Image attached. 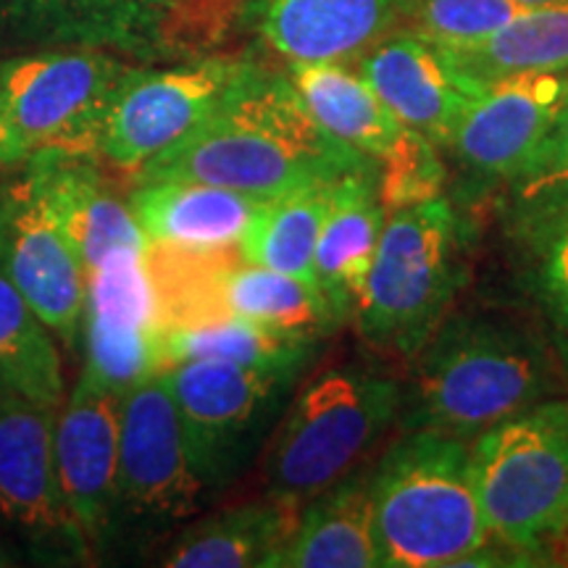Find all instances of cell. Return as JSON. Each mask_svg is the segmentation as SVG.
Returning <instances> with one entry per match:
<instances>
[{
	"label": "cell",
	"mask_w": 568,
	"mask_h": 568,
	"mask_svg": "<svg viewBox=\"0 0 568 568\" xmlns=\"http://www.w3.org/2000/svg\"><path fill=\"white\" fill-rule=\"evenodd\" d=\"M376 163L326 134L290 77L247 63L234 88L193 134L153 159L132 184L184 180L234 190L258 201Z\"/></svg>",
	"instance_id": "obj_1"
},
{
	"label": "cell",
	"mask_w": 568,
	"mask_h": 568,
	"mask_svg": "<svg viewBox=\"0 0 568 568\" xmlns=\"http://www.w3.org/2000/svg\"><path fill=\"white\" fill-rule=\"evenodd\" d=\"M410 364L406 429L471 443L558 393V368L535 332L493 314H447Z\"/></svg>",
	"instance_id": "obj_2"
},
{
	"label": "cell",
	"mask_w": 568,
	"mask_h": 568,
	"mask_svg": "<svg viewBox=\"0 0 568 568\" xmlns=\"http://www.w3.org/2000/svg\"><path fill=\"white\" fill-rule=\"evenodd\" d=\"M385 568L464 566L489 542L471 479V443L408 429L372 466Z\"/></svg>",
	"instance_id": "obj_3"
},
{
	"label": "cell",
	"mask_w": 568,
	"mask_h": 568,
	"mask_svg": "<svg viewBox=\"0 0 568 568\" xmlns=\"http://www.w3.org/2000/svg\"><path fill=\"white\" fill-rule=\"evenodd\" d=\"M403 387L374 366L322 372L287 403L264 447L266 495L301 510L366 464L400 418Z\"/></svg>",
	"instance_id": "obj_4"
},
{
	"label": "cell",
	"mask_w": 568,
	"mask_h": 568,
	"mask_svg": "<svg viewBox=\"0 0 568 568\" xmlns=\"http://www.w3.org/2000/svg\"><path fill=\"white\" fill-rule=\"evenodd\" d=\"M245 0H0V48H84L161 67L211 55Z\"/></svg>",
	"instance_id": "obj_5"
},
{
	"label": "cell",
	"mask_w": 568,
	"mask_h": 568,
	"mask_svg": "<svg viewBox=\"0 0 568 568\" xmlns=\"http://www.w3.org/2000/svg\"><path fill=\"white\" fill-rule=\"evenodd\" d=\"M464 284V234L445 195L387 211L353 322L374 351L414 358Z\"/></svg>",
	"instance_id": "obj_6"
},
{
	"label": "cell",
	"mask_w": 568,
	"mask_h": 568,
	"mask_svg": "<svg viewBox=\"0 0 568 568\" xmlns=\"http://www.w3.org/2000/svg\"><path fill=\"white\" fill-rule=\"evenodd\" d=\"M489 539L539 556L568 521V397H548L471 439Z\"/></svg>",
	"instance_id": "obj_7"
},
{
	"label": "cell",
	"mask_w": 568,
	"mask_h": 568,
	"mask_svg": "<svg viewBox=\"0 0 568 568\" xmlns=\"http://www.w3.org/2000/svg\"><path fill=\"white\" fill-rule=\"evenodd\" d=\"M303 372L301 366L180 361L159 374L174 400L205 500L222 495L264 453Z\"/></svg>",
	"instance_id": "obj_8"
},
{
	"label": "cell",
	"mask_w": 568,
	"mask_h": 568,
	"mask_svg": "<svg viewBox=\"0 0 568 568\" xmlns=\"http://www.w3.org/2000/svg\"><path fill=\"white\" fill-rule=\"evenodd\" d=\"M205 500L190 464L182 424L161 376L122 395L119 466L103 556L148 552L184 527Z\"/></svg>",
	"instance_id": "obj_9"
},
{
	"label": "cell",
	"mask_w": 568,
	"mask_h": 568,
	"mask_svg": "<svg viewBox=\"0 0 568 568\" xmlns=\"http://www.w3.org/2000/svg\"><path fill=\"white\" fill-rule=\"evenodd\" d=\"M59 408L0 385V535L19 564L88 566L92 550L63 500L53 429Z\"/></svg>",
	"instance_id": "obj_10"
},
{
	"label": "cell",
	"mask_w": 568,
	"mask_h": 568,
	"mask_svg": "<svg viewBox=\"0 0 568 568\" xmlns=\"http://www.w3.org/2000/svg\"><path fill=\"white\" fill-rule=\"evenodd\" d=\"M130 67L84 48L17 53L0 63V103L32 153L98 159L105 116Z\"/></svg>",
	"instance_id": "obj_11"
},
{
	"label": "cell",
	"mask_w": 568,
	"mask_h": 568,
	"mask_svg": "<svg viewBox=\"0 0 568 568\" xmlns=\"http://www.w3.org/2000/svg\"><path fill=\"white\" fill-rule=\"evenodd\" d=\"M247 69L224 55L145 67L132 63L105 116L98 161L138 176L161 153L193 134Z\"/></svg>",
	"instance_id": "obj_12"
},
{
	"label": "cell",
	"mask_w": 568,
	"mask_h": 568,
	"mask_svg": "<svg viewBox=\"0 0 568 568\" xmlns=\"http://www.w3.org/2000/svg\"><path fill=\"white\" fill-rule=\"evenodd\" d=\"M0 272L53 332L59 345L82 347L88 268L42 203L27 169L0 184Z\"/></svg>",
	"instance_id": "obj_13"
},
{
	"label": "cell",
	"mask_w": 568,
	"mask_h": 568,
	"mask_svg": "<svg viewBox=\"0 0 568 568\" xmlns=\"http://www.w3.org/2000/svg\"><path fill=\"white\" fill-rule=\"evenodd\" d=\"M82 358L119 395L166 366L148 247H116L88 274Z\"/></svg>",
	"instance_id": "obj_14"
},
{
	"label": "cell",
	"mask_w": 568,
	"mask_h": 568,
	"mask_svg": "<svg viewBox=\"0 0 568 568\" xmlns=\"http://www.w3.org/2000/svg\"><path fill=\"white\" fill-rule=\"evenodd\" d=\"M566 98L568 69L489 80L460 116L447 151L474 182H510L548 134Z\"/></svg>",
	"instance_id": "obj_15"
},
{
	"label": "cell",
	"mask_w": 568,
	"mask_h": 568,
	"mask_svg": "<svg viewBox=\"0 0 568 568\" xmlns=\"http://www.w3.org/2000/svg\"><path fill=\"white\" fill-rule=\"evenodd\" d=\"M119 424L122 395L82 366L55 414L53 453L63 500L98 560L103 556L116 489Z\"/></svg>",
	"instance_id": "obj_16"
},
{
	"label": "cell",
	"mask_w": 568,
	"mask_h": 568,
	"mask_svg": "<svg viewBox=\"0 0 568 568\" xmlns=\"http://www.w3.org/2000/svg\"><path fill=\"white\" fill-rule=\"evenodd\" d=\"M358 71L403 124L437 148L450 145L460 116L485 88L447 48L414 32L387 34L361 55Z\"/></svg>",
	"instance_id": "obj_17"
},
{
	"label": "cell",
	"mask_w": 568,
	"mask_h": 568,
	"mask_svg": "<svg viewBox=\"0 0 568 568\" xmlns=\"http://www.w3.org/2000/svg\"><path fill=\"white\" fill-rule=\"evenodd\" d=\"M24 169L88 274L116 247H148L130 201L111 187L98 159L40 151Z\"/></svg>",
	"instance_id": "obj_18"
},
{
	"label": "cell",
	"mask_w": 568,
	"mask_h": 568,
	"mask_svg": "<svg viewBox=\"0 0 568 568\" xmlns=\"http://www.w3.org/2000/svg\"><path fill=\"white\" fill-rule=\"evenodd\" d=\"M387 222L379 197V166L345 174L332 190L314 255V282L339 324L351 322L364 293L376 245Z\"/></svg>",
	"instance_id": "obj_19"
},
{
	"label": "cell",
	"mask_w": 568,
	"mask_h": 568,
	"mask_svg": "<svg viewBox=\"0 0 568 568\" xmlns=\"http://www.w3.org/2000/svg\"><path fill=\"white\" fill-rule=\"evenodd\" d=\"M130 209L148 245L193 251H240L247 226L266 201L205 182H140L130 193Z\"/></svg>",
	"instance_id": "obj_20"
},
{
	"label": "cell",
	"mask_w": 568,
	"mask_h": 568,
	"mask_svg": "<svg viewBox=\"0 0 568 568\" xmlns=\"http://www.w3.org/2000/svg\"><path fill=\"white\" fill-rule=\"evenodd\" d=\"M397 0H268L264 34L293 63H347L385 40Z\"/></svg>",
	"instance_id": "obj_21"
},
{
	"label": "cell",
	"mask_w": 568,
	"mask_h": 568,
	"mask_svg": "<svg viewBox=\"0 0 568 568\" xmlns=\"http://www.w3.org/2000/svg\"><path fill=\"white\" fill-rule=\"evenodd\" d=\"M274 568H385L374 524L372 466L355 468L297 510Z\"/></svg>",
	"instance_id": "obj_22"
},
{
	"label": "cell",
	"mask_w": 568,
	"mask_h": 568,
	"mask_svg": "<svg viewBox=\"0 0 568 568\" xmlns=\"http://www.w3.org/2000/svg\"><path fill=\"white\" fill-rule=\"evenodd\" d=\"M297 508L264 497L184 524L163 552L166 568H274L293 535Z\"/></svg>",
	"instance_id": "obj_23"
},
{
	"label": "cell",
	"mask_w": 568,
	"mask_h": 568,
	"mask_svg": "<svg viewBox=\"0 0 568 568\" xmlns=\"http://www.w3.org/2000/svg\"><path fill=\"white\" fill-rule=\"evenodd\" d=\"M290 82L326 134L368 159L379 161L406 130L347 63H293Z\"/></svg>",
	"instance_id": "obj_24"
},
{
	"label": "cell",
	"mask_w": 568,
	"mask_h": 568,
	"mask_svg": "<svg viewBox=\"0 0 568 568\" xmlns=\"http://www.w3.org/2000/svg\"><path fill=\"white\" fill-rule=\"evenodd\" d=\"M318 337L280 332L230 314L163 332V361L166 366L180 361H224L240 366L308 368L318 353Z\"/></svg>",
	"instance_id": "obj_25"
},
{
	"label": "cell",
	"mask_w": 568,
	"mask_h": 568,
	"mask_svg": "<svg viewBox=\"0 0 568 568\" xmlns=\"http://www.w3.org/2000/svg\"><path fill=\"white\" fill-rule=\"evenodd\" d=\"M222 295L230 314L280 332L322 339L343 326L314 280L247 264L243 258L224 274Z\"/></svg>",
	"instance_id": "obj_26"
},
{
	"label": "cell",
	"mask_w": 568,
	"mask_h": 568,
	"mask_svg": "<svg viewBox=\"0 0 568 568\" xmlns=\"http://www.w3.org/2000/svg\"><path fill=\"white\" fill-rule=\"evenodd\" d=\"M339 180L305 184L266 201L240 243L243 261L314 280L318 234L329 211L332 190Z\"/></svg>",
	"instance_id": "obj_27"
},
{
	"label": "cell",
	"mask_w": 568,
	"mask_h": 568,
	"mask_svg": "<svg viewBox=\"0 0 568 568\" xmlns=\"http://www.w3.org/2000/svg\"><path fill=\"white\" fill-rule=\"evenodd\" d=\"M450 53L479 82L521 74V71H566L568 0L531 6L489 38L466 48H453Z\"/></svg>",
	"instance_id": "obj_28"
},
{
	"label": "cell",
	"mask_w": 568,
	"mask_h": 568,
	"mask_svg": "<svg viewBox=\"0 0 568 568\" xmlns=\"http://www.w3.org/2000/svg\"><path fill=\"white\" fill-rule=\"evenodd\" d=\"M240 258H243L240 251L148 245V268H151L161 332L230 316L222 282Z\"/></svg>",
	"instance_id": "obj_29"
},
{
	"label": "cell",
	"mask_w": 568,
	"mask_h": 568,
	"mask_svg": "<svg viewBox=\"0 0 568 568\" xmlns=\"http://www.w3.org/2000/svg\"><path fill=\"white\" fill-rule=\"evenodd\" d=\"M0 385L48 408H61L67 379L59 339L0 272Z\"/></svg>",
	"instance_id": "obj_30"
},
{
	"label": "cell",
	"mask_w": 568,
	"mask_h": 568,
	"mask_svg": "<svg viewBox=\"0 0 568 568\" xmlns=\"http://www.w3.org/2000/svg\"><path fill=\"white\" fill-rule=\"evenodd\" d=\"M508 190V222L516 234L568 209V98Z\"/></svg>",
	"instance_id": "obj_31"
},
{
	"label": "cell",
	"mask_w": 568,
	"mask_h": 568,
	"mask_svg": "<svg viewBox=\"0 0 568 568\" xmlns=\"http://www.w3.org/2000/svg\"><path fill=\"white\" fill-rule=\"evenodd\" d=\"M410 32L443 48H466L495 34L529 6L518 0H397Z\"/></svg>",
	"instance_id": "obj_32"
},
{
	"label": "cell",
	"mask_w": 568,
	"mask_h": 568,
	"mask_svg": "<svg viewBox=\"0 0 568 568\" xmlns=\"http://www.w3.org/2000/svg\"><path fill=\"white\" fill-rule=\"evenodd\" d=\"M379 197L387 211L435 201L445 187V163L439 148L422 132L406 126L389 151L376 161Z\"/></svg>",
	"instance_id": "obj_33"
},
{
	"label": "cell",
	"mask_w": 568,
	"mask_h": 568,
	"mask_svg": "<svg viewBox=\"0 0 568 568\" xmlns=\"http://www.w3.org/2000/svg\"><path fill=\"white\" fill-rule=\"evenodd\" d=\"M529 253L531 293L568 339V209L518 234Z\"/></svg>",
	"instance_id": "obj_34"
},
{
	"label": "cell",
	"mask_w": 568,
	"mask_h": 568,
	"mask_svg": "<svg viewBox=\"0 0 568 568\" xmlns=\"http://www.w3.org/2000/svg\"><path fill=\"white\" fill-rule=\"evenodd\" d=\"M30 145L13 130V124L3 111V103H0V174L21 172L27 166V161H30Z\"/></svg>",
	"instance_id": "obj_35"
},
{
	"label": "cell",
	"mask_w": 568,
	"mask_h": 568,
	"mask_svg": "<svg viewBox=\"0 0 568 568\" xmlns=\"http://www.w3.org/2000/svg\"><path fill=\"white\" fill-rule=\"evenodd\" d=\"M17 564H19L17 552H13L11 545L6 542V537L0 535V568H6V566H17Z\"/></svg>",
	"instance_id": "obj_36"
},
{
	"label": "cell",
	"mask_w": 568,
	"mask_h": 568,
	"mask_svg": "<svg viewBox=\"0 0 568 568\" xmlns=\"http://www.w3.org/2000/svg\"><path fill=\"white\" fill-rule=\"evenodd\" d=\"M552 548H558L568 558V521H566V527L560 529V535L556 537V542H552Z\"/></svg>",
	"instance_id": "obj_37"
},
{
	"label": "cell",
	"mask_w": 568,
	"mask_h": 568,
	"mask_svg": "<svg viewBox=\"0 0 568 568\" xmlns=\"http://www.w3.org/2000/svg\"><path fill=\"white\" fill-rule=\"evenodd\" d=\"M518 3H524V6H550V3H566V0H518Z\"/></svg>",
	"instance_id": "obj_38"
}]
</instances>
